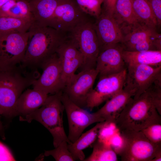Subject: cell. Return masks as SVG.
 <instances>
[{
    "mask_svg": "<svg viewBox=\"0 0 161 161\" xmlns=\"http://www.w3.org/2000/svg\"><path fill=\"white\" fill-rule=\"evenodd\" d=\"M24 59L21 64L30 69L37 70L56 52L68 35L49 26L32 22Z\"/></svg>",
    "mask_w": 161,
    "mask_h": 161,
    "instance_id": "6da1fadb",
    "label": "cell"
},
{
    "mask_svg": "<svg viewBox=\"0 0 161 161\" xmlns=\"http://www.w3.org/2000/svg\"><path fill=\"white\" fill-rule=\"evenodd\" d=\"M21 64L0 68V113L9 117L15 116L17 101L21 94L39 77L36 70L28 72Z\"/></svg>",
    "mask_w": 161,
    "mask_h": 161,
    "instance_id": "7a4b0ae2",
    "label": "cell"
},
{
    "mask_svg": "<svg viewBox=\"0 0 161 161\" xmlns=\"http://www.w3.org/2000/svg\"><path fill=\"white\" fill-rule=\"evenodd\" d=\"M114 123L119 131L128 129L141 131L154 124H161L149 87L137 99L131 97Z\"/></svg>",
    "mask_w": 161,
    "mask_h": 161,
    "instance_id": "3957f363",
    "label": "cell"
},
{
    "mask_svg": "<svg viewBox=\"0 0 161 161\" xmlns=\"http://www.w3.org/2000/svg\"><path fill=\"white\" fill-rule=\"evenodd\" d=\"M62 92L48 95L39 109L30 114L19 117L20 121L30 123L34 120L43 125L52 135L55 148L64 141L68 144L72 143L66 134L63 126L64 108L61 98Z\"/></svg>",
    "mask_w": 161,
    "mask_h": 161,
    "instance_id": "277c9868",
    "label": "cell"
},
{
    "mask_svg": "<svg viewBox=\"0 0 161 161\" xmlns=\"http://www.w3.org/2000/svg\"><path fill=\"white\" fill-rule=\"evenodd\" d=\"M122 144L117 154L122 161H151L161 146L151 142L141 131L126 129L120 131Z\"/></svg>",
    "mask_w": 161,
    "mask_h": 161,
    "instance_id": "5b68a950",
    "label": "cell"
},
{
    "mask_svg": "<svg viewBox=\"0 0 161 161\" xmlns=\"http://www.w3.org/2000/svg\"><path fill=\"white\" fill-rule=\"evenodd\" d=\"M69 34L68 37L76 44L82 56L81 71L95 69L100 49L93 24L89 21L83 22Z\"/></svg>",
    "mask_w": 161,
    "mask_h": 161,
    "instance_id": "8992f818",
    "label": "cell"
},
{
    "mask_svg": "<svg viewBox=\"0 0 161 161\" xmlns=\"http://www.w3.org/2000/svg\"><path fill=\"white\" fill-rule=\"evenodd\" d=\"M29 35L26 32H0V68L5 69L21 64Z\"/></svg>",
    "mask_w": 161,
    "mask_h": 161,
    "instance_id": "52a82bcc",
    "label": "cell"
},
{
    "mask_svg": "<svg viewBox=\"0 0 161 161\" xmlns=\"http://www.w3.org/2000/svg\"><path fill=\"white\" fill-rule=\"evenodd\" d=\"M61 98L67 115L69 125L67 136L71 143L75 142L89 126L105 121L95 112L91 113L73 103L63 92Z\"/></svg>",
    "mask_w": 161,
    "mask_h": 161,
    "instance_id": "ba28073f",
    "label": "cell"
},
{
    "mask_svg": "<svg viewBox=\"0 0 161 161\" xmlns=\"http://www.w3.org/2000/svg\"><path fill=\"white\" fill-rule=\"evenodd\" d=\"M87 15L75 0H62L56 8L48 26L66 34L79 24L89 21Z\"/></svg>",
    "mask_w": 161,
    "mask_h": 161,
    "instance_id": "9c48e42d",
    "label": "cell"
},
{
    "mask_svg": "<svg viewBox=\"0 0 161 161\" xmlns=\"http://www.w3.org/2000/svg\"><path fill=\"white\" fill-rule=\"evenodd\" d=\"M127 75L126 68L117 73L100 77L96 86L88 95L86 108L91 111L121 90Z\"/></svg>",
    "mask_w": 161,
    "mask_h": 161,
    "instance_id": "30bf717a",
    "label": "cell"
},
{
    "mask_svg": "<svg viewBox=\"0 0 161 161\" xmlns=\"http://www.w3.org/2000/svg\"><path fill=\"white\" fill-rule=\"evenodd\" d=\"M43 72L33 82V89L47 94L63 92L65 86L62 79V69L60 58L56 53L41 65Z\"/></svg>",
    "mask_w": 161,
    "mask_h": 161,
    "instance_id": "8fae6325",
    "label": "cell"
},
{
    "mask_svg": "<svg viewBox=\"0 0 161 161\" xmlns=\"http://www.w3.org/2000/svg\"><path fill=\"white\" fill-rule=\"evenodd\" d=\"M98 75L95 69L82 70L73 75L63 92L73 103L81 108H86L88 95Z\"/></svg>",
    "mask_w": 161,
    "mask_h": 161,
    "instance_id": "7c38bea8",
    "label": "cell"
},
{
    "mask_svg": "<svg viewBox=\"0 0 161 161\" xmlns=\"http://www.w3.org/2000/svg\"><path fill=\"white\" fill-rule=\"evenodd\" d=\"M125 84L135 91L133 99H137L157 80L161 79V65L157 66L143 64L126 66Z\"/></svg>",
    "mask_w": 161,
    "mask_h": 161,
    "instance_id": "4fadbf2b",
    "label": "cell"
},
{
    "mask_svg": "<svg viewBox=\"0 0 161 161\" xmlns=\"http://www.w3.org/2000/svg\"><path fill=\"white\" fill-rule=\"evenodd\" d=\"M93 24L98 38L100 53L120 44L123 39L121 26L114 16L103 11Z\"/></svg>",
    "mask_w": 161,
    "mask_h": 161,
    "instance_id": "5bb4252c",
    "label": "cell"
},
{
    "mask_svg": "<svg viewBox=\"0 0 161 161\" xmlns=\"http://www.w3.org/2000/svg\"><path fill=\"white\" fill-rule=\"evenodd\" d=\"M56 53L60 60L62 69V79L65 86L82 65V56L76 45L67 37L61 44Z\"/></svg>",
    "mask_w": 161,
    "mask_h": 161,
    "instance_id": "9a60e30c",
    "label": "cell"
},
{
    "mask_svg": "<svg viewBox=\"0 0 161 161\" xmlns=\"http://www.w3.org/2000/svg\"><path fill=\"white\" fill-rule=\"evenodd\" d=\"M123 49L120 44L99 53L95 68L99 77L117 73L127 68L122 55Z\"/></svg>",
    "mask_w": 161,
    "mask_h": 161,
    "instance_id": "2e32d148",
    "label": "cell"
},
{
    "mask_svg": "<svg viewBox=\"0 0 161 161\" xmlns=\"http://www.w3.org/2000/svg\"><path fill=\"white\" fill-rule=\"evenodd\" d=\"M135 90L125 84L119 92L106 101L104 105L95 112L105 121L114 123L129 99L134 96Z\"/></svg>",
    "mask_w": 161,
    "mask_h": 161,
    "instance_id": "e0dca14e",
    "label": "cell"
},
{
    "mask_svg": "<svg viewBox=\"0 0 161 161\" xmlns=\"http://www.w3.org/2000/svg\"><path fill=\"white\" fill-rule=\"evenodd\" d=\"M123 39L120 44L123 49L131 51L136 45L149 38L158 36L156 28L140 22L121 27Z\"/></svg>",
    "mask_w": 161,
    "mask_h": 161,
    "instance_id": "ac0fdd59",
    "label": "cell"
},
{
    "mask_svg": "<svg viewBox=\"0 0 161 161\" xmlns=\"http://www.w3.org/2000/svg\"><path fill=\"white\" fill-rule=\"evenodd\" d=\"M48 95L41 91L27 89L18 97L16 106V115L24 116L30 114L40 107Z\"/></svg>",
    "mask_w": 161,
    "mask_h": 161,
    "instance_id": "d6986e66",
    "label": "cell"
},
{
    "mask_svg": "<svg viewBox=\"0 0 161 161\" xmlns=\"http://www.w3.org/2000/svg\"><path fill=\"white\" fill-rule=\"evenodd\" d=\"M62 0H30L29 2L33 21L48 26L55 10Z\"/></svg>",
    "mask_w": 161,
    "mask_h": 161,
    "instance_id": "ffe728a7",
    "label": "cell"
},
{
    "mask_svg": "<svg viewBox=\"0 0 161 161\" xmlns=\"http://www.w3.org/2000/svg\"><path fill=\"white\" fill-rule=\"evenodd\" d=\"M105 122L97 123L93 127L82 133L75 142L68 144V149L75 160L83 161L85 159V156L83 150L95 141Z\"/></svg>",
    "mask_w": 161,
    "mask_h": 161,
    "instance_id": "44dd1931",
    "label": "cell"
},
{
    "mask_svg": "<svg viewBox=\"0 0 161 161\" xmlns=\"http://www.w3.org/2000/svg\"><path fill=\"white\" fill-rule=\"evenodd\" d=\"M122 55L126 66L134 64L155 66L161 65V50L139 52L123 49Z\"/></svg>",
    "mask_w": 161,
    "mask_h": 161,
    "instance_id": "7402d4cb",
    "label": "cell"
},
{
    "mask_svg": "<svg viewBox=\"0 0 161 161\" xmlns=\"http://www.w3.org/2000/svg\"><path fill=\"white\" fill-rule=\"evenodd\" d=\"M133 10L138 21L156 28L157 23L148 0H132Z\"/></svg>",
    "mask_w": 161,
    "mask_h": 161,
    "instance_id": "603a6c76",
    "label": "cell"
},
{
    "mask_svg": "<svg viewBox=\"0 0 161 161\" xmlns=\"http://www.w3.org/2000/svg\"><path fill=\"white\" fill-rule=\"evenodd\" d=\"M114 16L120 26L139 22L133 10L132 0H118Z\"/></svg>",
    "mask_w": 161,
    "mask_h": 161,
    "instance_id": "cb8c5ba5",
    "label": "cell"
},
{
    "mask_svg": "<svg viewBox=\"0 0 161 161\" xmlns=\"http://www.w3.org/2000/svg\"><path fill=\"white\" fill-rule=\"evenodd\" d=\"M93 143L92 154L83 161H117V154L109 144L98 139Z\"/></svg>",
    "mask_w": 161,
    "mask_h": 161,
    "instance_id": "d4e9b609",
    "label": "cell"
},
{
    "mask_svg": "<svg viewBox=\"0 0 161 161\" xmlns=\"http://www.w3.org/2000/svg\"><path fill=\"white\" fill-rule=\"evenodd\" d=\"M32 22L9 16H0V32H27Z\"/></svg>",
    "mask_w": 161,
    "mask_h": 161,
    "instance_id": "484cf974",
    "label": "cell"
},
{
    "mask_svg": "<svg viewBox=\"0 0 161 161\" xmlns=\"http://www.w3.org/2000/svg\"><path fill=\"white\" fill-rule=\"evenodd\" d=\"M3 16H9L23 19L32 23L33 19L29 2L26 0H17Z\"/></svg>",
    "mask_w": 161,
    "mask_h": 161,
    "instance_id": "4316f807",
    "label": "cell"
},
{
    "mask_svg": "<svg viewBox=\"0 0 161 161\" xmlns=\"http://www.w3.org/2000/svg\"><path fill=\"white\" fill-rule=\"evenodd\" d=\"M68 144L67 141H64L55 149L45 151L44 155L46 157L51 156L57 161H75L68 149Z\"/></svg>",
    "mask_w": 161,
    "mask_h": 161,
    "instance_id": "83f0119b",
    "label": "cell"
},
{
    "mask_svg": "<svg viewBox=\"0 0 161 161\" xmlns=\"http://www.w3.org/2000/svg\"><path fill=\"white\" fill-rule=\"evenodd\" d=\"M82 10L87 15L98 17L101 13L103 0H75Z\"/></svg>",
    "mask_w": 161,
    "mask_h": 161,
    "instance_id": "f1b7e54d",
    "label": "cell"
},
{
    "mask_svg": "<svg viewBox=\"0 0 161 161\" xmlns=\"http://www.w3.org/2000/svg\"><path fill=\"white\" fill-rule=\"evenodd\" d=\"M141 131L152 143L161 146V124L151 125Z\"/></svg>",
    "mask_w": 161,
    "mask_h": 161,
    "instance_id": "f546056e",
    "label": "cell"
},
{
    "mask_svg": "<svg viewBox=\"0 0 161 161\" xmlns=\"http://www.w3.org/2000/svg\"><path fill=\"white\" fill-rule=\"evenodd\" d=\"M156 19L157 25L161 23V0H148Z\"/></svg>",
    "mask_w": 161,
    "mask_h": 161,
    "instance_id": "4dcf8cb0",
    "label": "cell"
},
{
    "mask_svg": "<svg viewBox=\"0 0 161 161\" xmlns=\"http://www.w3.org/2000/svg\"><path fill=\"white\" fill-rule=\"evenodd\" d=\"M15 160L9 148L0 141V161Z\"/></svg>",
    "mask_w": 161,
    "mask_h": 161,
    "instance_id": "1f68e13d",
    "label": "cell"
},
{
    "mask_svg": "<svg viewBox=\"0 0 161 161\" xmlns=\"http://www.w3.org/2000/svg\"><path fill=\"white\" fill-rule=\"evenodd\" d=\"M109 144L116 153L118 154L122 144V139L120 135L115 133L110 139Z\"/></svg>",
    "mask_w": 161,
    "mask_h": 161,
    "instance_id": "d6a6232c",
    "label": "cell"
},
{
    "mask_svg": "<svg viewBox=\"0 0 161 161\" xmlns=\"http://www.w3.org/2000/svg\"><path fill=\"white\" fill-rule=\"evenodd\" d=\"M118 0H103V12L114 16Z\"/></svg>",
    "mask_w": 161,
    "mask_h": 161,
    "instance_id": "836d02e7",
    "label": "cell"
},
{
    "mask_svg": "<svg viewBox=\"0 0 161 161\" xmlns=\"http://www.w3.org/2000/svg\"><path fill=\"white\" fill-rule=\"evenodd\" d=\"M161 161V152L157 154L155 157L151 161Z\"/></svg>",
    "mask_w": 161,
    "mask_h": 161,
    "instance_id": "e575fe53",
    "label": "cell"
},
{
    "mask_svg": "<svg viewBox=\"0 0 161 161\" xmlns=\"http://www.w3.org/2000/svg\"><path fill=\"white\" fill-rule=\"evenodd\" d=\"M0 115H1L0 113ZM0 134H1L3 138L4 139V133L3 132V127L2 126L1 121L0 120Z\"/></svg>",
    "mask_w": 161,
    "mask_h": 161,
    "instance_id": "d590c367",
    "label": "cell"
},
{
    "mask_svg": "<svg viewBox=\"0 0 161 161\" xmlns=\"http://www.w3.org/2000/svg\"><path fill=\"white\" fill-rule=\"evenodd\" d=\"M9 0H0V7Z\"/></svg>",
    "mask_w": 161,
    "mask_h": 161,
    "instance_id": "8d00e7d4",
    "label": "cell"
}]
</instances>
